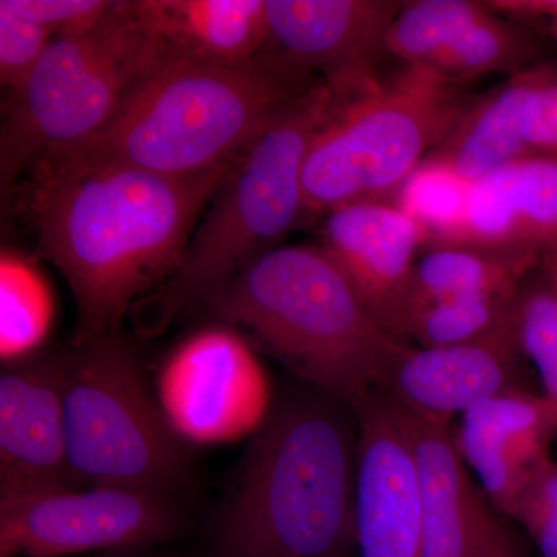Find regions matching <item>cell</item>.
Wrapping results in <instances>:
<instances>
[{
  "instance_id": "cell-1",
  "label": "cell",
  "mask_w": 557,
  "mask_h": 557,
  "mask_svg": "<svg viewBox=\"0 0 557 557\" xmlns=\"http://www.w3.org/2000/svg\"><path fill=\"white\" fill-rule=\"evenodd\" d=\"M233 164L194 177L83 157L33 168L28 214L40 251L75 298L72 346L120 333L135 307L172 276Z\"/></svg>"
},
{
  "instance_id": "cell-2",
  "label": "cell",
  "mask_w": 557,
  "mask_h": 557,
  "mask_svg": "<svg viewBox=\"0 0 557 557\" xmlns=\"http://www.w3.org/2000/svg\"><path fill=\"white\" fill-rule=\"evenodd\" d=\"M205 306L314 391L357 410L410 347L373 317L321 245L271 249Z\"/></svg>"
},
{
  "instance_id": "cell-3",
  "label": "cell",
  "mask_w": 557,
  "mask_h": 557,
  "mask_svg": "<svg viewBox=\"0 0 557 557\" xmlns=\"http://www.w3.org/2000/svg\"><path fill=\"white\" fill-rule=\"evenodd\" d=\"M318 81L270 44L240 65L163 54L108 129L65 157L166 177L207 174L239 159L274 116Z\"/></svg>"
},
{
  "instance_id": "cell-4",
  "label": "cell",
  "mask_w": 557,
  "mask_h": 557,
  "mask_svg": "<svg viewBox=\"0 0 557 557\" xmlns=\"http://www.w3.org/2000/svg\"><path fill=\"white\" fill-rule=\"evenodd\" d=\"M341 403L288 399L256 432L222 516L220 557H336L354 544L358 428Z\"/></svg>"
},
{
  "instance_id": "cell-5",
  "label": "cell",
  "mask_w": 557,
  "mask_h": 557,
  "mask_svg": "<svg viewBox=\"0 0 557 557\" xmlns=\"http://www.w3.org/2000/svg\"><path fill=\"white\" fill-rule=\"evenodd\" d=\"M338 95L318 81L274 116L220 183L182 260L131 317L156 335L183 310L209 299L306 219L304 170L311 145L336 108Z\"/></svg>"
},
{
  "instance_id": "cell-6",
  "label": "cell",
  "mask_w": 557,
  "mask_h": 557,
  "mask_svg": "<svg viewBox=\"0 0 557 557\" xmlns=\"http://www.w3.org/2000/svg\"><path fill=\"white\" fill-rule=\"evenodd\" d=\"M161 57L141 0H120L86 35L51 40L3 106V197L36 164L70 156L100 137Z\"/></svg>"
},
{
  "instance_id": "cell-7",
  "label": "cell",
  "mask_w": 557,
  "mask_h": 557,
  "mask_svg": "<svg viewBox=\"0 0 557 557\" xmlns=\"http://www.w3.org/2000/svg\"><path fill=\"white\" fill-rule=\"evenodd\" d=\"M471 104L456 84L406 65L368 90L338 94L304 170L307 218L359 201H392Z\"/></svg>"
},
{
  "instance_id": "cell-8",
  "label": "cell",
  "mask_w": 557,
  "mask_h": 557,
  "mask_svg": "<svg viewBox=\"0 0 557 557\" xmlns=\"http://www.w3.org/2000/svg\"><path fill=\"white\" fill-rule=\"evenodd\" d=\"M64 412L70 468L79 486L171 494L185 478L186 443L121 333L70 348Z\"/></svg>"
},
{
  "instance_id": "cell-9",
  "label": "cell",
  "mask_w": 557,
  "mask_h": 557,
  "mask_svg": "<svg viewBox=\"0 0 557 557\" xmlns=\"http://www.w3.org/2000/svg\"><path fill=\"white\" fill-rule=\"evenodd\" d=\"M183 530L170 494L121 486L0 497V557H61L168 542Z\"/></svg>"
},
{
  "instance_id": "cell-10",
  "label": "cell",
  "mask_w": 557,
  "mask_h": 557,
  "mask_svg": "<svg viewBox=\"0 0 557 557\" xmlns=\"http://www.w3.org/2000/svg\"><path fill=\"white\" fill-rule=\"evenodd\" d=\"M156 394L185 443L222 445L269 420L270 381L251 344L230 325H208L164 359Z\"/></svg>"
},
{
  "instance_id": "cell-11",
  "label": "cell",
  "mask_w": 557,
  "mask_h": 557,
  "mask_svg": "<svg viewBox=\"0 0 557 557\" xmlns=\"http://www.w3.org/2000/svg\"><path fill=\"white\" fill-rule=\"evenodd\" d=\"M355 413L354 544L358 557H423L420 485L403 418L380 394Z\"/></svg>"
},
{
  "instance_id": "cell-12",
  "label": "cell",
  "mask_w": 557,
  "mask_h": 557,
  "mask_svg": "<svg viewBox=\"0 0 557 557\" xmlns=\"http://www.w3.org/2000/svg\"><path fill=\"white\" fill-rule=\"evenodd\" d=\"M69 351L10 362L0 375V497L79 487L65 435Z\"/></svg>"
},
{
  "instance_id": "cell-13",
  "label": "cell",
  "mask_w": 557,
  "mask_h": 557,
  "mask_svg": "<svg viewBox=\"0 0 557 557\" xmlns=\"http://www.w3.org/2000/svg\"><path fill=\"white\" fill-rule=\"evenodd\" d=\"M270 46L341 95L380 83L388 27L403 2L391 0H265Z\"/></svg>"
},
{
  "instance_id": "cell-14",
  "label": "cell",
  "mask_w": 557,
  "mask_h": 557,
  "mask_svg": "<svg viewBox=\"0 0 557 557\" xmlns=\"http://www.w3.org/2000/svg\"><path fill=\"white\" fill-rule=\"evenodd\" d=\"M321 245L381 325L399 339L426 236L394 201H359L324 215ZM401 341V339H399Z\"/></svg>"
},
{
  "instance_id": "cell-15",
  "label": "cell",
  "mask_w": 557,
  "mask_h": 557,
  "mask_svg": "<svg viewBox=\"0 0 557 557\" xmlns=\"http://www.w3.org/2000/svg\"><path fill=\"white\" fill-rule=\"evenodd\" d=\"M522 358L511 325L458 346H410L379 394L410 417L450 426L454 417L520 387Z\"/></svg>"
},
{
  "instance_id": "cell-16",
  "label": "cell",
  "mask_w": 557,
  "mask_h": 557,
  "mask_svg": "<svg viewBox=\"0 0 557 557\" xmlns=\"http://www.w3.org/2000/svg\"><path fill=\"white\" fill-rule=\"evenodd\" d=\"M398 412L420 485L423 557H515L493 505L458 454L453 429Z\"/></svg>"
},
{
  "instance_id": "cell-17",
  "label": "cell",
  "mask_w": 557,
  "mask_h": 557,
  "mask_svg": "<svg viewBox=\"0 0 557 557\" xmlns=\"http://www.w3.org/2000/svg\"><path fill=\"white\" fill-rule=\"evenodd\" d=\"M454 443L494 509L509 515L552 457L555 410L542 394L515 387L460 417Z\"/></svg>"
},
{
  "instance_id": "cell-18",
  "label": "cell",
  "mask_w": 557,
  "mask_h": 557,
  "mask_svg": "<svg viewBox=\"0 0 557 557\" xmlns=\"http://www.w3.org/2000/svg\"><path fill=\"white\" fill-rule=\"evenodd\" d=\"M541 256L557 245V157L530 152L469 186L446 244Z\"/></svg>"
},
{
  "instance_id": "cell-19",
  "label": "cell",
  "mask_w": 557,
  "mask_h": 557,
  "mask_svg": "<svg viewBox=\"0 0 557 557\" xmlns=\"http://www.w3.org/2000/svg\"><path fill=\"white\" fill-rule=\"evenodd\" d=\"M166 57L240 65L270 44L265 0H141Z\"/></svg>"
},
{
  "instance_id": "cell-20",
  "label": "cell",
  "mask_w": 557,
  "mask_h": 557,
  "mask_svg": "<svg viewBox=\"0 0 557 557\" xmlns=\"http://www.w3.org/2000/svg\"><path fill=\"white\" fill-rule=\"evenodd\" d=\"M542 69L512 73L502 86L472 101L448 138L428 159L472 185L509 161L530 153L522 134V110Z\"/></svg>"
},
{
  "instance_id": "cell-21",
  "label": "cell",
  "mask_w": 557,
  "mask_h": 557,
  "mask_svg": "<svg viewBox=\"0 0 557 557\" xmlns=\"http://www.w3.org/2000/svg\"><path fill=\"white\" fill-rule=\"evenodd\" d=\"M537 259L457 245L424 249L417 260L401 325L410 311L434 300L516 295Z\"/></svg>"
},
{
  "instance_id": "cell-22",
  "label": "cell",
  "mask_w": 557,
  "mask_h": 557,
  "mask_svg": "<svg viewBox=\"0 0 557 557\" xmlns=\"http://www.w3.org/2000/svg\"><path fill=\"white\" fill-rule=\"evenodd\" d=\"M54 296L30 258L2 249L0 255V355L3 364L39 354L53 327Z\"/></svg>"
},
{
  "instance_id": "cell-23",
  "label": "cell",
  "mask_w": 557,
  "mask_h": 557,
  "mask_svg": "<svg viewBox=\"0 0 557 557\" xmlns=\"http://www.w3.org/2000/svg\"><path fill=\"white\" fill-rule=\"evenodd\" d=\"M511 329L522 357L536 369L557 418V245L539 256L516 293Z\"/></svg>"
},
{
  "instance_id": "cell-24",
  "label": "cell",
  "mask_w": 557,
  "mask_h": 557,
  "mask_svg": "<svg viewBox=\"0 0 557 557\" xmlns=\"http://www.w3.org/2000/svg\"><path fill=\"white\" fill-rule=\"evenodd\" d=\"M486 11V2L472 0L405 2L388 27L386 51L406 67L429 69L458 33Z\"/></svg>"
},
{
  "instance_id": "cell-25",
  "label": "cell",
  "mask_w": 557,
  "mask_h": 557,
  "mask_svg": "<svg viewBox=\"0 0 557 557\" xmlns=\"http://www.w3.org/2000/svg\"><path fill=\"white\" fill-rule=\"evenodd\" d=\"M515 296H469L423 304L406 317L399 338L416 341L417 347L458 346L486 338L511 325Z\"/></svg>"
},
{
  "instance_id": "cell-26",
  "label": "cell",
  "mask_w": 557,
  "mask_h": 557,
  "mask_svg": "<svg viewBox=\"0 0 557 557\" xmlns=\"http://www.w3.org/2000/svg\"><path fill=\"white\" fill-rule=\"evenodd\" d=\"M533 49V40L528 38L527 33L502 20L487 5L486 13L458 33L429 70L450 84L474 79L498 70L512 69L518 73L531 60Z\"/></svg>"
},
{
  "instance_id": "cell-27",
  "label": "cell",
  "mask_w": 557,
  "mask_h": 557,
  "mask_svg": "<svg viewBox=\"0 0 557 557\" xmlns=\"http://www.w3.org/2000/svg\"><path fill=\"white\" fill-rule=\"evenodd\" d=\"M469 186L448 168L429 159L403 183L394 203L423 230L424 249L450 239L463 215Z\"/></svg>"
},
{
  "instance_id": "cell-28",
  "label": "cell",
  "mask_w": 557,
  "mask_h": 557,
  "mask_svg": "<svg viewBox=\"0 0 557 557\" xmlns=\"http://www.w3.org/2000/svg\"><path fill=\"white\" fill-rule=\"evenodd\" d=\"M54 36L38 22L22 16L0 0V84L16 90L49 49Z\"/></svg>"
},
{
  "instance_id": "cell-29",
  "label": "cell",
  "mask_w": 557,
  "mask_h": 557,
  "mask_svg": "<svg viewBox=\"0 0 557 557\" xmlns=\"http://www.w3.org/2000/svg\"><path fill=\"white\" fill-rule=\"evenodd\" d=\"M508 518L523 527L541 557H557V458L528 485Z\"/></svg>"
},
{
  "instance_id": "cell-30",
  "label": "cell",
  "mask_w": 557,
  "mask_h": 557,
  "mask_svg": "<svg viewBox=\"0 0 557 557\" xmlns=\"http://www.w3.org/2000/svg\"><path fill=\"white\" fill-rule=\"evenodd\" d=\"M11 9L38 22L54 38H75L100 27L116 0H7Z\"/></svg>"
},
{
  "instance_id": "cell-31",
  "label": "cell",
  "mask_w": 557,
  "mask_h": 557,
  "mask_svg": "<svg viewBox=\"0 0 557 557\" xmlns=\"http://www.w3.org/2000/svg\"><path fill=\"white\" fill-rule=\"evenodd\" d=\"M522 134L531 152L557 157V75L542 69L522 110Z\"/></svg>"
},
{
  "instance_id": "cell-32",
  "label": "cell",
  "mask_w": 557,
  "mask_h": 557,
  "mask_svg": "<svg viewBox=\"0 0 557 557\" xmlns=\"http://www.w3.org/2000/svg\"><path fill=\"white\" fill-rule=\"evenodd\" d=\"M498 14L507 13L523 20L547 21L548 28L557 27V0H494L487 2Z\"/></svg>"
},
{
  "instance_id": "cell-33",
  "label": "cell",
  "mask_w": 557,
  "mask_h": 557,
  "mask_svg": "<svg viewBox=\"0 0 557 557\" xmlns=\"http://www.w3.org/2000/svg\"><path fill=\"white\" fill-rule=\"evenodd\" d=\"M548 32L552 33L553 38H555L557 42V27L548 28Z\"/></svg>"
},
{
  "instance_id": "cell-34",
  "label": "cell",
  "mask_w": 557,
  "mask_h": 557,
  "mask_svg": "<svg viewBox=\"0 0 557 557\" xmlns=\"http://www.w3.org/2000/svg\"><path fill=\"white\" fill-rule=\"evenodd\" d=\"M336 557H348L347 555H341V556H336Z\"/></svg>"
}]
</instances>
